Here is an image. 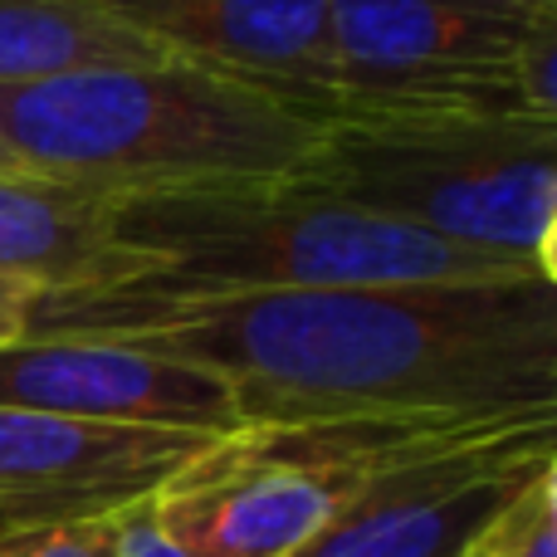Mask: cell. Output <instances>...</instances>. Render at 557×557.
<instances>
[{"instance_id": "6da1fadb", "label": "cell", "mask_w": 557, "mask_h": 557, "mask_svg": "<svg viewBox=\"0 0 557 557\" xmlns=\"http://www.w3.org/2000/svg\"><path fill=\"white\" fill-rule=\"evenodd\" d=\"M35 337H108L215 372L240 431L557 421V278L250 298L35 294Z\"/></svg>"}, {"instance_id": "7a4b0ae2", "label": "cell", "mask_w": 557, "mask_h": 557, "mask_svg": "<svg viewBox=\"0 0 557 557\" xmlns=\"http://www.w3.org/2000/svg\"><path fill=\"white\" fill-rule=\"evenodd\" d=\"M323 127L284 94L196 64H103L0 88V166L133 201L288 182Z\"/></svg>"}, {"instance_id": "3957f363", "label": "cell", "mask_w": 557, "mask_h": 557, "mask_svg": "<svg viewBox=\"0 0 557 557\" xmlns=\"http://www.w3.org/2000/svg\"><path fill=\"white\" fill-rule=\"evenodd\" d=\"M113 235L133 274L88 294L250 298L543 278L372 215L308 176L113 201Z\"/></svg>"}, {"instance_id": "277c9868", "label": "cell", "mask_w": 557, "mask_h": 557, "mask_svg": "<svg viewBox=\"0 0 557 557\" xmlns=\"http://www.w3.org/2000/svg\"><path fill=\"white\" fill-rule=\"evenodd\" d=\"M284 94V88H274ZM323 137L298 176L470 255L557 278V117L284 94Z\"/></svg>"}, {"instance_id": "5b68a950", "label": "cell", "mask_w": 557, "mask_h": 557, "mask_svg": "<svg viewBox=\"0 0 557 557\" xmlns=\"http://www.w3.org/2000/svg\"><path fill=\"white\" fill-rule=\"evenodd\" d=\"M284 94L557 117V20L480 0H327V78Z\"/></svg>"}, {"instance_id": "8992f818", "label": "cell", "mask_w": 557, "mask_h": 557, "mask_svg": "<svg viewBox=\"0 0 557 557\" xmlns=\"http://www.w3.org/2000/svg\"><path fill=\"white\" fill-rule=\"evenodd\" d=\"M416 441L431 435L245 425L206 445L152 509L191 557H294L372 470Z\"/></svg>"}, {"instance_id": "52a82bcc", "label": "cell", "mask_w": 557, "mask_h": 557, "mask_svg": "<svg viewBox=\"0 0 557 557\" xmlns=\"http://www.w3.org/2000/svg\"><path fill=\"white\" fill-rule=\"evenodd\" d=\"M557 465V421L431 435L372 480L294 557H474L499 513Z\"/></svg>"}, {"instance_id": "ba28073f", "label": "cell", "mask_w": 557, "mask_h": 557, "mask_svg": "<svg viewBox=\"0 0 557 557\" xmlns=\"http://www.w3.org/2000/svg\"><path fill=\"white\" fill-rule=\"evenodd\" d=\"M221 435L103 425L0 406V548L108 523L157 499Z\"/></svg>"}, {"instance_id": "9c48e42d", "label": "cell", "mask_w": 557, "mask_h": 557, "mask_svg": "<svg viewBox=\"0 0 557 557\" xmlns=\"http://www.w3.org/2000/svg\"><path fill=\"white\" fill-rule=\"evenodd\" d=\"M0 406L152 431H240L235 396L215 372L108 337L25 333L20 343L0 347Z\"/></svg>"}, {"instance_id": "30bf717a", "label": "cell", "mask_w": 557, "mask_h": 557, "mask_svg": "<svg viewBox=\"0 0 557 557\" xmlns=\"http://www.w3.org/2000/svg\"><path fill=\"white\" fill-rule=\"evenodd\" d=\"M162 59L264 88L327 78V0H88Z\"/></svg>"}, {"instance_id": "8fae6325", "label": "cell", "mask_w": 557, "mask_h": 557, "mask_svg": "<svg viewBox=\"0 0 557 557\" xmlns=\"http://www.w3.org/2000/svg\"><path fill=\"white\" fill-rule=\"evenodd\" d=\"M133 274L113 235V201L0 166V284L88 294Z\"/></svg>"}, {"instance_id": "7c38bea8", "label": "cell", "mask_w": 557, "mask_h": 557, "mask_svg": "<svg viewBox=\"0 0 557 557\" xmlns=\"http://www.w3.org/2000/svg\"><path fill=\"white\" fill-rule=\"evenodd\" d=\"M103 64H162V54L88 0H0V88Z\"/></svg>"}, {"instance_id": "4fadbf2b", "label": "cell", "mask_w": 557, "mask_h": 557, "mask_svg": "<svg viewBox=\"0 0 557 557\" xmlns=\"http://www.w3.org/2000/svg\"><path fill=\"white\" fill-rule=\"evenodd\" d=\"M484 548L490 557H557V465L499 513Z\"/></svg>"}, {"instance_id": "5bb4252c", "label": "cell", "mask_w": 557, "mask_h": 557, "mask_svg": "<svg viewBox=\"0 0 557 557\" xmlns=\"http://www.w3.org/2000/svg\"><path fill=\"white\" fill-rule=\"evenodd\" d=\"M103 557H191L182 548V543L172 539V533L162 529V519H157L152 499L137 504V509L117 513L113 523H108V548Z\"/></svg>"}, {"instance_id": "9a60e30c", "label": "cell", "mask_w": 557, "mask_h": 557, "mask_svg": "<svg viewBox=\"0 0 557 557\" xmlns=\"http://www.w3.org/2000/svg\"><path fill=\"white\" fill-rule=\"evenodd\" d=\"M113 523V519H108ZM108 523H84V529H59V533H39V539L10 543L0 548V557H103L108 548Z\"/></svg>"}, {"instance_id": "2e32d148", "label": "cell", "mask_w": 557, "mask_h": 557, "mask_svg": "<svg viewBox=\"0 0 557 557\" xmlns=\"http://www.w3.org/2000/svg\"><path fill=\"white\" fill-rule=\"evenodd\" d=\"M29 304H35V294L20 284H0V347L20 343V337L29 333Z\"/></svg>"}, {"instance_id": "e0dca14e", "label": "cell", "mask_w": 557, "mask_h": 557, "mask_svg": "<svg viewBox=\"0 0 557 557\" xmlns=\"http://www.w3.org/2000/svg\"><path fill=\"white\" fill-rule=\"evenodd\" d=\"M480 5H499V10H519V15H548V20H557V0H480Z\"/></svg>"}, {"instance_id": "ac0fdd59", "label": "cell", "mask_w": 557, "mask_h": 557, "mask_svg": "<svg viewBox=\"0 0 557 557\" xmlns=\"http://www.w3.org/2000/svg\"><path fill=\"white\" fill-rule=\"evenodd\" d=\"M474 557H490V548H484V543H480V553H474Z\"/></svg>"}]
</instances>
